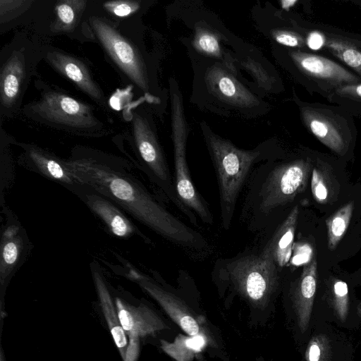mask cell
I'll return each mask as SVG.
<instances>
[{"label": "cell", "instance_id": "cell-1", "mask_svg": "<svg viewBox=\"0 0 361 361\" xmlns=\"http://www.w3.org/2000/svg\"><path fill=\"white\" fill-rule=\"evenodd\" d=\"M65 161L79 185L109 200L166 240L189 250L207 247L201 233L173 215L126 171L125 160L79 145Z\"/></svg>", "mask_w": 361, "mask_h": 361}, {"label": "cell", "instance_id": "cell-2", "mask_svg": "<svg viewBox=\"0 0 361 361\" xmlns=\"http://www.w3.org/2000/svg\"><path fill=\"white\" fill-rule=\"evenodd\" d=\"M136 25L113 23L95 10L90 1L84 24L90 42L100 47L106 60L124 83L142 93L147 103L159 104L161 99L152 92V69L137 38Z\"/></svg>", "mask_w": 361, "mask_h": 361}, {"label": "cell", "instance_id": "cell-3", "mask_svg": "<svg viewBox=\"0 0 361 361\" xmlns=\"http://www.w3.org/2000/svg\"><path fill=\"white\" fill-rule=\"evenodd\" d=\"M39 97L23 104L21 113L27 119L56 130L83 137H102L114 129L99 116L95 106L63 89L37 78Z\"/></svg>", "mask_w": 361, "mask_h": 361}, {"label": "cell", "instance_id": "cell-4", "mask_svg": "<svg viewBox=\"0 0 361 361\" xmlns=\"http://www.w3.org/2000/svg\"><path fill=\"white\" fill-rule=\"evenodd\" d=\"M310 169L308 161L295 159L250 175L241 218L251 230L265 228L275 212L293 201L304 189Z\"/></svg>", "mask_w": 361, "mask_h": 361}, {"label": "cell", "instance_id": "cell-5", "mask_svg": "<svg viewBox=\"0 0 361 361\" xmlns=\"http://www.w3.org/2000/svg\"><path fill=\"white\" fill-rule=\"evenodd\" d=\"M46 42L26 30L16 32L0 50V121L21 113L23 101L43 60Z\"/></svg>", "mask_w": 361, "mask_h": 361}, {"label": "cell", "instance_id": "cell-6", "mask_svg": "<svg viewBox=\"0 0 361 361\" xmlns=\"http://www.w3.org/2000/svg\"><path fill=\"white\" fill-rule=\"evenodd\" d=\"M212 275L215 281L231 286L247 302L259 308L268 305L280 285L279 269L262 250L219 259Z\"/></svg>", "mask_w": 361, "mask_h": 361}, {"label": "cell", "instance_id": "cell-7", "mask_svg": "<svg viewBox=\"0 0 361 361\" xmlns=\"http://www.w3.org/2000/svg\"><path fill=\"white\" fill-rule=\"evenodd\" d=\"M219 186L222 227L230 228L239 195L262 151L238 148L229 140L204 130Z\"/></svg>", "mask_w": 361, "mask_h": 361}, {"label": "cell", "instance_id": "cell-8", "mask_svg": "<svg viewBox=\"0 0 361 361\" xmlns=\"http://www.w3.org/2000/svg\"><path fill=\"white\" fill-rule=\"evenodd\" d=\"M145 97L125 106L123 118L127 122L124 135L149 176L173 203L192 224L197 220L180 202L168 164L148 112L144 108Z\"/></svg>", "mask_w": 361, "mask_h": 361}, {"label": "cell", "instance_id": "cell-9", "mask_svg": "<svg viewBox=\"0 0 361 361\" xmlns=\"http://www.w3.org/2000/svg\"><path fill=\"white\" fill-rule=\"evenodd\" d=\"M169 82L176 192L180 202L195 219L197 216L204 224L211 225L214 222L212 214L207 202L193 185L186 160L188 127L182 94L173 78H170Z\"/></svg>", "mask_w": 361, "mask_h": 361}, {"label": "cell", "instance_id": "cell-10", "mask_svg": "<svg viewBox=\"0 0 361 361\" xmlns=\"http://www.w3.org/2000/svg\"><path fill=\"white\" fill-rule=\"evenodd\" d=\"M43 61L106 114L109 113V98L95 79L90 63L85 59L46 42Z\"/></svg>", "mask_w": 361, "mask_h": 361}, {"label": "cell", "instance_id": "cell-11", "mask_svg": "<svg viewBox=\"0 0 361 361\" xmlns=\"http://www.w3.org/2000/svg\"><path fill=\"white\" fill-rule=\"evenodd\" d=\"M288 298L296 333L299 340L305 343L316 324L317 278L314 256L305 264L300 276L291 283Z\"/></svg>", "mask_w": 361, "mask_h": 361}, {"label": "cell", "instance_id": "cell-12", "mask_svg": "<svg viewBox=\"0 0 361 361\" xmlns=\"http://www.w3.org/2000/svg\"><path fill=\"white\" fill-rule=\"evenodd\" d=\"M54 2L55 0H0V34L23 27L47 38Z\"/></svg>", "mask_w": 361, "mask_h": 361}, {"label": "cell", "instance_id": "cell-13", "mask_svg": "<svg viewBox=\"0 0 361 361\" xmlns=\"http://www.w3.org/2000/svg\"><path fill=\"white\" fill-rule=\"evenodd\" d=\"M357 302L352 299L345 281H332L317 300L316 324L328 322L340 329H357L360 326L357 312Z\"/></svg>", "mask_w": 361, "mask_h": 361}, {"label": "cell", "instance_id": "cell-14", "mask_svg": "<svg viewBox=\"0 0 361 361\" xmlns=\"http://www.w3.org/2000/svg\"><path fill=\"white\" fill-rule=\"evenodd\" d=\"M304 344L302 361H353L354 357L350 338L331 323L315 324Z\"/></svg>", "mask_w": 361, "mask_h": 361}, {"label": "cell", "instance_id": "cell-15", "mask_svg": "<svg viewBox=\"0 0 361 361\" xmlns=\"http://www.w3.org/2000/svg\"><path fill=\"white\" fill-rule=\"evenodd\" d=\"M130 274L186 334L194 336L204 332V317L197 314L181 298L135 270H130Z\"/></svg>", "mask_w": 361, "mask_h": 361}, {"label": "cell", "instance_id": "cell-16", "mask_svg": "<svg viewBox=\"0 0 361 361\" xmlns=\"http://www.w3.org/2000/svg\"><path fill=\"white\" fill-rule=\"evenodd\" d=\"M90 0H55L47 37L64 35L83 44L90 42L85 30Z\"/></svg>", "mask_w": 361, "mask_h": 361}, {"label": "cell", "instance_id": "cell-17", "mask_svg": "<svg viewBox=\"0 0 361 361\" xmlns=\"http://www.w3.org/2000/svg\"><path fill=\"white\" fill-rule=\"evenodd\" d=\"M290 55L294 63L307 76L318 82L333 86L335 90L341 85L360 81L357 76L322 56L300 51H291Z\"/></svg>", "mask_w": 361, "mask_h": 361}, {"label": "cell", "instance_id": "cell-18", "mask_svg": "<svg viewBox=\"0 0 361 361\" xmlns=\"http://www.w3.org/2000/svg\"><path fill=\"white\" fill-rule=\"evenodd\" d=\"M115 306L120 323L128 338L154 336L169 328L162 319L145 304L134 306L116 298Z\"/></svg>", "mask_w": 361, "mask_h": 361}, {"label": "cell", "instance_id": "cell-19", "mask_svg": "<svg viewBox=\"0 0 361 361\" xmlns=\"http://www.w3.org/2000/svg\"><path fill=\"white\" fill-rule=\"evenodd\" d=\"M205 82L208 90L213 95L232 106L250 108L257 106L259 103L255 94L217 64L207 71Z\"/></svg>", "mask_w": 361, "mask_h": 361}, {"label": "cell", "instance_id": "cell-20", "mask_svg": "<svg viewBox=\"0 0 361 361\" xmlns=\"http://www.w3.org/2000/svg\"><path fill=\"white\" fill-rule=\"evenodd\" d=\"M300 114L306 127L322 143L336 153L344 152L348 147L347 137L333 114L310 106L302 107Z\"/></svg>", "mask_w": 361, "mask_h": 361}, {"label": "cell", "instance_id": "cell-21", "mask_svg": "<svg viewBox=\"0 0 361 361\" xmlns=\"http://www.w3.org/2000/svg\"><path fill=\"white\" fill-rule=\"evenodd\" d=\"M22 149L20 159L47 178L60 183L74 191L79 185L72 176L65 159L30 143L16 142Z\"/></svg>", "mask_w": 361, "mask_h": 361}, {"label": "cell", "instance_id": "cell-22", "mask_svg": "<svg viewBox=\"0 0 361 361\" xmlns=\"http://www.w3.org/2000/svg\"><path fill=\"white\" fill-rule=\"evenodd\" d=\"M74 192L100 217L111 233L120 238H129L135 233L134 225L111 201L82 185Z\"/></svg>", "mask_w": 361, "mask_h": 361}, {"label": "cell", "instance_id": "cell-23", "mask_svg": "<svg viewBox=\"0 0 361 361\" xmlns=\"http://www.w3.org/2000/svg\"><path fill=\"white\" fill-rule=\"evenodd\" d=\"M298 214V207L295 205L262 249L279 269L285 267L290 260Z\"/></svg>", "mask_w": 361, "mask_h": 361}, {"label": "cell", "instance_id": "cell-24", "mask_svg": "<svg viewBox=\"0 0 361 361\" xmlns=\"http://www.w3.org/2000/svg\"><path fill=\"white\" fill-rule=\"evenodd\" d=\"M92 275L102 312L116 346L123 360L128 345L127 335L120 323L116 306L102 276L96 270Z\"/></svg>", "mask_w": 361, "mask_h": 361}, {"label": "cell", "instance_id": "cell-25", "mask_svg": "<svg viewBox=\"0 0 361 361\" xmlns=\"http://www.w3.org/2000/svg\"><path fill=\"white\" fill-rule=\"evenodd\" d=\"M145 4L141 0L92 1L95 10L119 25L137 24Z\"/></svg>", "mask_w": 361, "mask_h": 361}, {"label": "cell", "instance_id": "cell-26", "mask_svg": "<svg viewBox=\"0 0 361 361\" xmlns=\"http://www.w3.org/2000/svg\"><path fill=\"white\" fill-rule=\"evenodd\" d=\"M161 348L176 361H192L195 355L202 351L208 343L204 332L194 336L178 334L173 342L160 340Z\"/></svg>", "mask_w": 361, "mask_h": 361}, {"label": "cell", "instance_id": "cell-27", "mask_svg": "<svg viewBox=\"0 0 361 361\" xmlns=\"http://www.w3.org/2000/svg\"><path fill=\"white\" fill-rule=\"evenodd\" d=\"M325 47L348 66L361 75V47L353 41L341 37L328 36Z\"/></svg>", "mask_w": 361, "mask_h": 361}, {"label": "cell", "instance_id": "cell-28", "mask_svg": "<svg viewBox=\"0 0 361 361\" xmlns=\"http://www.w3.org/2000/svg\"><path fill=\"white\" fill-rule=\"evenodd\" d=\"M22 240L18 235L16 227L11 226L4 232L1 243V279L6 277L16 266L20 257Z\"/></svg>", "mask_w": 361, "mask_h": 361}, {"label": "cell", "instance_id": "cell-29", "mask_svg": "<svg viewBox=\"0 0 361 361\" xmlns=\"http://www.w3.org/2000/svg\"><path fill=\"white\" fill-rule=\"evenodd\" d=\"M353 204L348 203L338 211L327 223L328 245L334 249L344 235L351 218Z\"/></svg>", "mask_w": 361, "mask_h": 361}, {"label": "cell", "instance_id": "cell-30", "mask_svg": "<svg viewBox=\"0 0 361 361\" xmlns=\"http://www.w3.org/2000/svg\"><path fill=\"white\" fill-rule=\"evenodd\" d=\"M192 44L197 51L206 56L215 58H220L221 56L217 35L207 29L196 28Z\"/></svg>", "mask_w": 361, "mask_h": 361}, {"label": "cell", "instance_id": "cell-31", "mask_svg": "<svg viewBox=\"0 0 361 361\" xmlns=\"http://www.w3.org/2000/svg\"><path fill=\"white\" fill-rule=\"evenodd\" d=\"M242 66L252 75L260 87L267 91L272 90L274 85V78L258 62L247 58L242 62Z\"/></svg>", "mask_w": 361, "mask_h": 361}, {"label": "cell", "instance_id": "cell-32", "mask_svg": "<svg viewBox=\"0 0 361 361\" xmlns=\"http://www.w3.org/2000/svg\"><path fill=\"white\" fill-rule=\"evenodd\" d=\"M271 35L276 42L284 46L302 47L305 44L304 38L293 31L274 30L271 31Z\"/></svg>", "mask_w": 361, "mask_h": 361}, {"label": "cell", "instance_id": "cell-33", "mask_svg": "<svg viewBox=\"0 0 361 361\" xmlns=\"http://www.w3.org/2000/svg\"><path fill=\"white\" fill-rule=\"evenodd\" d=\"M312 191L314 198L319 202H324L329 195L328 185L322 173L314 169L312 176Z\"/></svg>", "mask_w": 361, "mask_h": 361}, {"label": "cell", "instance_id": "cell-34", "mask_svg": "<svg viewBox=\"0 0 361 361\" xmlns=\"http://www.w3.org/2000/svg\"><path fill=\"white\" fill-rule=\"evenodd\" d=\"M336 93L342 97L361 101V83H351L337 87Z\"/></svg>", "mask_w": 361, "mask_h": 361}, {"label": "cell", "instance_id": "cell-35", "mask_svg": "<svg viewBox=\"0 0 361 361\" xmlns=\"http://www.w3.org/2000/svg\"><path fill=\"white\" fill-rule=\"evenodd\" d=\"M140 338L137 337H130L128 345L123 360L137 361L140 354Z\"/></svg>", "mask_w": 361, "mask_h": 361}, {"label": "cell", "instance_id": "cell-36", "mask_svg": "<svg viewBox=\"0 0 361 361\" xmlns=\"http://www.w3.org/2000/svg\"><path fill=\"white\" fill-rule=\"evenodd\" d=\"M326 37L319 32H311L307 37L306 44L312 50L319 49L325 44Z\"/></svg>", "mask_w": 361, "mask_h": 361}, {"label": "cell", "instance_id": "cell-37", "mask_svg": "<svg viewBox=\"0 0 361 361\" xmlns=\"http://www.w3.org/2000/svg\"><path fill=\"white\" fill-rule=\"evenodd\" d=\"M296 251L293 258V263L295 264H300L304 262L307 263L311 259V249L309 246H300Z\"/></svg>", "mask_w": 361, "mask_h": 361}, {"label": "cell", "instance_id": "cell-38", "mask_svg": "<svg viewBox=\"0 0 361 361\" xmlns=\"http://www.w3.org/2000/svg\"><path fill=\"white\" fill-rule=\"evenodd\" d=\"M297 3V1L295 0H283L281 1V6L284 10H289L292 6H293Z\"/></svg>", "mask_w": 361, "mask_h": 361}, {"label": "cell", "instance_id": "cell-39", "mask_svg": "<svg viewBox=\"0 0 361 361\" xmlns=\"http://www.w3.org/2000/svg\"><path fill=\"white\" fill-rule=\"evenodd\" d=\"M357 316L360 320V326H361V300L358 301L357 305Z\"/></svg>", "mask_w": 361, "mask_h": 361}, {"label": "cell", "instance_id": "cell-40", "mask_svg": "<svg viewBox=\"0 0 361 361\" xmlns=\"http://www.w3.org/2000/svg\"><path fill=\"white\" fill-rule=\"evenodd\" d=\"M1 361H4V355H3V351L1 350Z\"/></svg>", "mask_w": 361, "mask_h": 361}]
</instances>
